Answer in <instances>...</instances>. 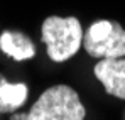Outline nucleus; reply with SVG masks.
Here are the masks:
<instances>
[{"instance_id":"f257e3e1","label":"nucleus","mask_w":125,"mask_h":120,"mask_svg":"<svg viewBox=\"0 0 125 120\" xmlns=\"http://www.w3.org/2000/svg\"><path fill=\"white\" fill-rule=\"evenodd\" d=\"M41 41L46 44L47 56L54 63L73 58L83 44V29L76 17L51 15L41 25Z\"/></svg>"},{"instance_id":"f03ea898","label":"nucleus","mask_w":125,"mask_h":120,"mask_svg":"<svg viewBox=\"0 0 125 120\" xmlns=\"http://www.w3.org/2000/svg\"><path fill=\"white\" fill-rule=\"evenodd\" d=\"M27 115L29 120H84L86 110L74 88L54 85L42 91Z\"/></svg>"},{"instance_id":"7ed1b4c3","label":"nucleus","mask_w":125,"mask_h":120,"mask_svg":"<svg viewBox=\"0 0 125 120\" xmlns=\"http://www.w3.org/2000/svg\"><path fill=\"white\" fill-rule=\"evenodd\" d=\"M93 73L108 95L125 100V58H103Z\"/></svg>"},{"instance_id":"20e7f679","label":"nucleus","mask_w":125,"mask_h":120,"mask_svg":"<svg viewBox=\"0 0 125 120\" xmlns=\"http://www.w3.org/2000/svg\"><path fill=\"white\" fill-rule=\"evenodd\" d=\"M84 51L93 58H124L125 56V29L113 22L112 31L103 39L95 42H83Z\"/></svg>"},{"instance_id":"39448f33","label":"nucleus","mask_w":125,"mask_h":120,"mask_svg":"<svg viewBox=\"0 0 125 120\" xmlns=\"http://www.w3.org/2000/svg\"><path fill=\"white\" fill-rule=\"evenodd\" d=\"M0 49L15 61H25L36 56L34 42L17 31H5L0 36Z\"/></svg>"},{"instance_id":"423d86ee","label":"nucleus","mask_w":125,"mask_h":120,"mask_svg":"<svg viewBox=\"0 0 125 120\" xmlns=\"http://www.w3.org/2000/svg\"><path fill=\"white\" fill-rule=\"evenodd\" d=\"M29 88L24 83H9L0 75V113H12L27 100Z\"/></svg>"},{"instance_id":"0eeeda50","label":"nucleus","mask_w":125,"mask_h":120,"mask_svg":"<svg viewBox=\"0 0 125 120\" xmlns=\"http://www.w3.org/2000/svg\"><path fill=\"white\" fill-rule=\"evenodd\" d=\"M10 120H29V115L27 113H15V115H12Z\"/></svg>"}]
</instances>
